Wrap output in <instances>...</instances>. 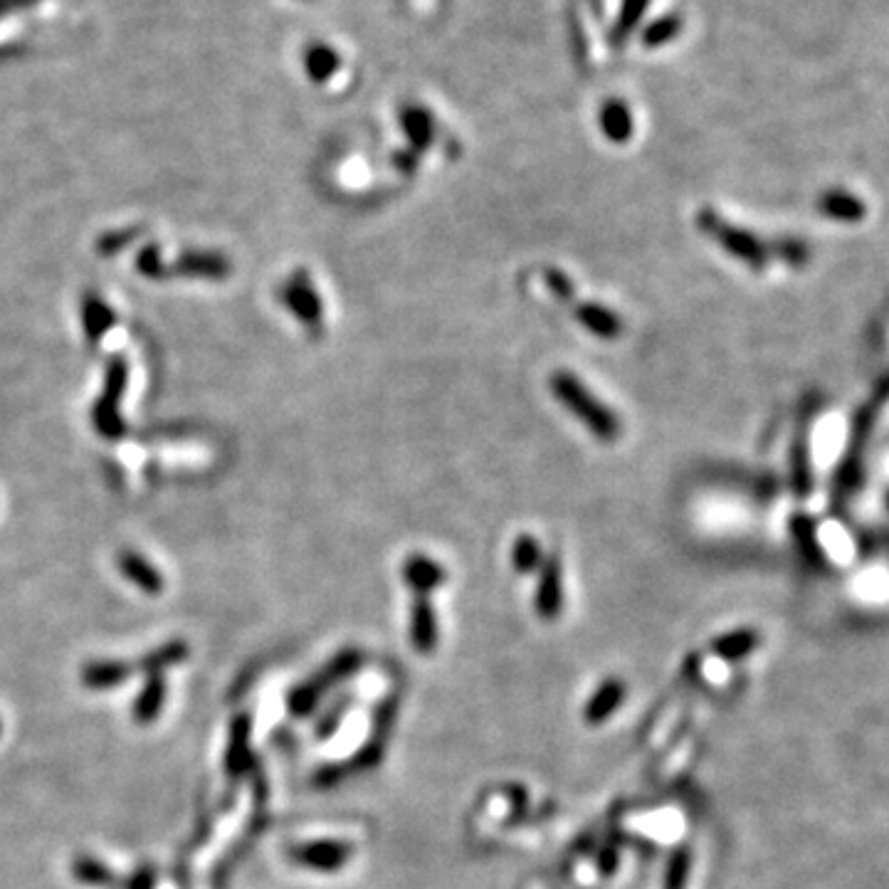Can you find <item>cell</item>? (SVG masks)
<instances>
[{"instance_id":"25","label":"cell","mask_w":889,"mask_h":889,"mask_svg":"<svg viewBox=\"0 0 889 889\" xmlns=\"http://www.w3.org/2000/svg\"><path fill=\"white\" fill-rule=\"evenodd\" d=\"M307 70L314 82H326L336 70H339V55L326 45L312 47L307 55Z\"/></svg>"},{"instance_id":"30","label":"cell","mask_w":889,"mask_h":889,"mask_svg":"<svg viewBox=\"0 0 889 889\" xmlns=\"http://www.w3.org/2000/svg\"><path fill=\"white\" fill-rule=\"evenodd\" d=\"M544 282L559 302H573V297H576V284L571 282V277L566 272L556 270V267H549L544 272Z\"/></svg>"},{"instance_id":"8","label":"cell","mask_w":889,"mask_h":889,"mask_svg":"<svg viewBox=\"0 0 889 889\" xmlns=\"http://www.w3.org/2000/svg\"><path fill=\"white\" fill-rule=\"evenodd\" d=\"M561 603H564V586H561V561L559 556H551L541 568L539 588H536V610L541 618L551 620L559 615Z\"/></svg>"},{"instance_id":"14","label":"cell","mask_w":889,"mask_h":889,"mask_svg":"<svg viewBox=\"0 0 889 889\" xmlns=\"http://www.w3.org/2000/svg\"><path fill=\"white\" fill-rule=\"evenodd\" d=\"M403 578L413 591L428 593L445 581V568L428 556H410L403 566Z\"/></svg>"},{"instance_id":"24","label":"cell","mask_w":889,"mask_h":889,"mask_svg":"<svg viewBox=\"0 0 889 889\" xmlns=\"http://www.w3.org/2000/svg\"><path fill=\"white\" fill-rule=\"evenodd\" d=\"M541 561H544V551H541L539 541L529 534L519 536L517 544L512 546V564L517 566V571H534V568L541 566Z\"/></svg>"},{"instance_id":"9","label":"cell","mask_w":889,"mask_h":889,"mask_svg":"<svg viewBox=\"0 0 889 889\" xmlns=\"http://www.w3.org/2000/svg\"><path fill=\"white\" fill-rule=\"evenodd\" d=\"M576 319H578V324L586 326L593 336H598V339H603V341L620 339L625 331V324H623V319H620V314L613 312V309L603 307V304H596V302L578 304Z\"/></svg>"},{"instance_id":"10","label":"cell","mask_w":889,"mask_h":889,"mask_svg":"<svg viewBox=\"0 0 889 889\" xmlns=\"http://www.w3.org/2000/svg\"><path fill=\"white\" fill-rule=\"evenodd\" d=\"M818 210L830 220L838 223H860L865 218L867 208L855 193L843 191V188H830L818 198Z\"/></svg>"},{"instance_id":"13","label":"cell","mask_w":889,"mask_h":889,"mask_svg":"<svg viewBox=\"0 0 889 889\" xmlns=\"http://www.w3.org/2000/svg\"><path fill=\"white\" fill-rule=\"evenodd\" d=\"M134 675V665L119 660H94L82 670V682L89 689H109L124 685Z\"/></svg>"},{"instance_id":"7","label":"cell","mask_w":889,"mask_h":889,"mask_svg":"<svg viewBox=\"0 0 889 889\" xmlns=\"http://www.w3.org/2000/svg\"><path fill=\"white\" fill-rule=\"evenodd\" d=\"M230 270H233V265H230L228 257L208 250L183 252L176 265L171 267V272L181 277H191V280H225Z\"/></svg>"},{"instance_id":"5","label":"cell","mask_w":889,"mask_h":889,"mask_svg":"<svg viewBox=\"0 0 889 889\" xmlns=\"http://www.w3.org/2000/svg\"><path fill=\"white\" fill-rule=\"evenodd\" d=\"M280 302L299 319V324L307 329H322L324 304L307 270H294L289 275V280L280 287Z\"/></svg>"},{"instance_id":"35","label":"cell","mask_w":889,"mask_h":889,"mask_svg":"<svg viewBox=\"0 0 889 889\" xmlns=\"http://www.w3.org/2000/svg\"><path fill=\"white\" fill-rule=\"evenodd\" d=\"M131 889H154V870H151V867H141V870L134 875Z\"/></svg>"},{"instance_id":"28","label":"cell","mask_w":889,"mask_h":889,"mask_svg":"<svg viewBox=\"0 0 889 889\" xmlns=\"http://www.w3.org/2000/svg\"><path fill=\"white\" fill-rule=\"evenodd\" d=\"M75 877L77 880L87 882V885H112L114 882L112 872H109L102 862L87 855L75 862Z\"/></svg>"},{"instance_id":"29","label":"cell","mask_w":889,"mask_h":889,"mask_svg":"<svg viewBox=\"0 0 889 889\" xmlns=\"http://www.w3.org/2000/svg\"><path fill=\"white\" fill-rule=\"evenodd\" d=\"M771 255L783 260L786 265L791 267H801L808 262V247L806 243L796 238H786V240H778V243L771 245Z\"/></svg>"},{"instance_id":"3","label":"cell","mask_w":889,"mask_h":889,"mask_svg":"<svg viewBox=\"0 0 889 889\" xmlns=\"http://www.w3.org/2000/svg\"><path fill=\"white\" fill-rule=\"evenodd\" d=\"M697 228L704 235H709L712 240H717L731 257H736L739 262H744L751 270H764L768 262L773 260L771 245H766L759 235L749 233L744 228H736L729 225L727 220H722V215L712 208L699 210L697 215Z\"/></svg>"},{"instance_id":"6","label":"cell","mask_w":889,"mask_h":889,"mask_svg":"<svg viewBox=\"0 0 889 889\" xmlns=\"http://www.w3.org/2000/svg\"><path fill=\"white\" fill-rule=\"evenodd\" d=\"M810 418H813V410H806L801 415V423H798L796 438L791 443V457H788V465H791V489L798 499H806L813 492V465H810Z\"/></svg>"},{"instance_id":"27","label":"cell","mask_w":889,"mask_h":889,"mask_svg":"<svg viewBox=\"0 0 889 889\" xmlns=\"http://www.w3.org/2000/svg\"><path fill=\"white\" fill-rule=\"evenodd\" d=\"M136 267H139L141 275L149 277V280H166V277L171 275V267H168L161 257V247L154 243L146 245L144 250L139 252V257H136Z\"/></svg>"},{"instance_id":"19","label":"cell","mask_w":889,"mask_h":889,"mask_svg":"<svg viewBox=\"0 0 889 889\" xmlns=\"http://www.w3.org/2000/svg\"><path fill=\"white\" fill-rule=\"evenodd\" d=\"M647 3H650V0H623V5H620L618 20H615L613 30H610V45H613V47H623L625 45V40H628L630 35H633V30L638 28L640 20H643V15H645V10H647Z\"/></svg>"},{"instance_id":"37","label":"cell","mask_w":889,"mask_h":889,"mask_svg":"<svg viewBox=\"0 0 889 889\" xmlns=\"http://www.w3.org/2000/svg\"><path fill=\"white\" fill-rule=\"evenodd\" d=\"M0 727H3V724H0Z\"/></svg>"},{"instance_id":"17","label":"cell","mask_w":889,"mask_h":889,"mask_svg":"<svg viewBox=\"0 0 889 889\" xmlns=\"http://www.w3.org/2000/svg\"><path fill=\"white\" fill-rule=\"evenodd\" d=\"M82 322L84 331H87V339L92 341V344H97V341H102V336L114 326V312L102 302V299L94 297V294H87L82 302Z\"/></svg>"},{"instance_id":"33","label":"cell","mask_w":889,"mask_h":889,"mask_svg":"<svg viewBox=\"0 0 889 889\" xmlns=\"http://www.w3.org/2000/svg\"><path fill=\"white\" fill-rule=\"evenodd\" d=\"M618 697H620V687L610 685V687L603 689V692L596 697V702L591 704V717L598 719V717H601V714H606V707H610V704H615V699H618Z\"/></svg>"},{"instance_id":"2","label":"cell","mask_w":889,"mask_h":889,"mask_svg":"<svg viewBox=\"0 0 889 889\" xmlns=\"http://www.w3.org/2000/svg\"><path fill=\"white\" fill-rule=\"evenodd\" d=\"M549 388L554 393V398L559 401L578 423H583L588 428V433L593 435L601 443H615L623 433V425L620 418L608 408L606 403L598 401L591 391L586 388V383L571 371H556L551 373Z\"/></svg>"},{"instance_id":"23","label":"cell","mask_w":889,"mask_h":889,"mask_svg":"<svg viewBox=\"0 0 889 889\" xmlns=\"http://www.w3.org/2000/svg\"><path fill=\"white\" fill-rule=\"evenodd\" d=\"M680 33H682L680 15H662V18L652 20V23L643 30V45L645 47H662V45H667V42L675 40Z\"/></svg>"},{"instance_id":"31","label":"cell","mask_w":889,"mask_h":889,"mask_svg":"<svg viewBox=\"0 0 889 889\" xmlns=\"http://www.w3.org/2000/svg\"><path fill=\"white\" fill-rule=\"evenodd\" d=\"M754 643H756L754 630H751V633H749V630H741V633L727 635V638L717 640V650L722 652V655L736 657V655H744V652L749 650V647H754Z\"/></svg>"},{"instance_id":"12","label":"cell","mask_w":889,"mask_h":889,"mask_svg":"<svg viewBox=\"0 0 889 889\" xmlns=\"http://www.w3.org/2000/svg\"><path fill=\"white\" fill-rule=\"evenodd\" d=\"M401 126L410 141V151L415 154H423L425 149H430L435 139V124L433 114L423 107H405L401 112Z\"/></svg>"},{"instance_id":"32","label":"cell","mask_w":889,"mask_h":889,"mask_svg":"<svg viewBox=\"0 0 889 889\" xmlns=\"http://www.w3.org/2000/svg\"><path fill=\"white\" fill-rule=\"evenodd\" d=\"M139 233H141V228H129V230H117V233L104 235V238L97 243V250L107 257L114 255L117 250H124V247L129 245Z\"/></svg>"},{"instance_id":"36","label":"cell","mask_w":889,"mask_h":889,"mask_svg":"<svg viewBox=\"0 0 889 889\" xmlns=\"http://www.w3.org/2000/svg\"><path fill=\"white\" fill-rule=\"evenodd\" d=\"M887 502H889V497H887Z\"/></svg>"},{"instance_id":"26","label":"cell","mask_w":889,"mask_h":889,"mask_svg":"<svg viewBox=\"0 0 889 889\" xmlns=\"http://www.w3.org/2000/svg\"><path fill=\"white\" fill-rule=\"evenodd\" d=\"M791 531L796 536L798 546H801L803 556L810 561H820L823 559V549L818 544V531H815V524L810 522L808 517L798 514V517L791 519Z\"/></svg>"},{"instance_id":"34","label":"cell","mask_w":889,"mask_h":889,"mask_svg":"<svg viewBox=\"0 0 889 889\" xmlns=\"http://www.w3.org/2000/svg\"><path fill=\"white\" fill-rule=\"evenodd\" d=\"M393 163H396L398 168H401L403 173H410V171H415V168H418V154H415V151H401V154H396V159H393Z\"/></svg>"},{"instance_id":"16","label":"cell","mask_w":889,"mask_h":889,"mask_svg":"<svg viewBox=\"0 0 889 889\" xmlns=\"http://www.w3.org/2000/svg\"><path fill=\"white\" fill-rule=\"evenodd\" d=\"M292 857L297 862H302V865L317 867V870H331V867H339L349 857V848L341 843H312L294 848Z\"/></svg>"},{"instance_id":"1","label":"cell","mask_w":889,"mask_h":889,"mask_svg":"<svg viewBox=\"0 0 889 889\" xmlns=\"http://www.w3.org/2000/svg\"><path fill=\"white\" fill-rule=\"evenodd\" d=\"M887 403H889V373L877 383L870 401L862 405V408L857 410L855 418H852L848 450H845V457L838 465V472H835L833 480L835 509H843L852 499V494L857 492V487H860L862 472H865L867 445H870L872 435H875L877 423H880V413Z\"/></svg>"},{"instance_id":"15","label":"cell","mask_w":889,"mask_h":889,"mask_svg":"<svg viewBox=\"0 0 889 889\" xmlns=\"http://www.w3.org/2000/svg\"><path fill=\"white\" fill-rule=\"evenodd\" d=\"M601 129L610 144H618V146L628 144L630 136H633V131H635L633 114H630V109L625 107L623 102H618V99H610V102L603 104V109H601Z\"/></svg>"},{"instance_id":"22","label":"cell","mask_w":889,"mask_h":889,"mask_svg":"<svg viewBox=\"0 0 889 889\" xmlns=\"http://www.w3.org/2000/svg\"><path fill=\"white\" fill-rule=\"evenodd\" d=\"M247 717L235 719L233 734H230V746L228 756H225V768H228L230 776H240L247 766Z\"/></svg>"},{"instance_id":"11","label":"cell","mask_w":889,"mask_h":889,"mask_svg":"<svg viewBox=\"0 0 889 889\" xmlns=\"http://www.w3.org/2000/svg\"><path fill=\"white\" fill-rule=\"evenodd\" d=\"M117 564H119V568H122L124 576L129 578L134 586H139L141 591L149 593V596H159V593L163 591L161 573L156 571V568L151 566L144 556L136 554V551H122L117 559Z\"/></svg>"},{"instance_id":"21","label":"cell","mask_w":889,"mask_h":889,"mask_svg":"<svg viewBox=\"0 0 889 889\" xmlns=\"http://www.w3.org/2000/svg\"><path fill=\"white\" fill-rule=\"evenodd\" d=\"M186 657H188V645L183 643V640H173V643H166L163 647H159V650H154V652H149L146 657H141L139 665L136 667H139V670H144L146 675H161L166 667L178 665V662H183Z\"/></svg>"},{"instance_id":"20","label":"cell","mask_w":889,"mask_h":889,"mask_svg":"<svg viewBox=\"0 0 889 889\" xmlns=\"http://www.w3.org/2000/svg\"><path fill=\"white\" fill-rule=\"evenodd\" d=\"M410 630H413V643L420 650H428L435 643V635H438V623H435L433 606H430L428 598H418L413 606V620H410Z\"/></svg>"},{"instance_id":"18","label":"cell","mask_w":889,"mask_h":889,"mask_svg":"<svg viewBox=\"0 0 889 889\" xmlns=\"http://www.w3.org/2000/svg\"><path fill=\"white\" fill-rule=\"evenodd\" d=\"M163 699H166V682H163L161 675H149L146 680L144 692L139 694L134 704V719L139 724H149L159 717L161 707H163Z\"/></svg>"},{"instance_id":"4","label":"cell","mask_w":889,"mask_h":889,"mask_svg":"<svg viewBox=\"0 0 889 889\" xmlns=\"http://www.w3.org/2000/svg\"><path fill=\"white\" fill-rule=\"evenodd\" d=\"M126 381H129V368H126L124 359H112L107 366V381H104V391L99 396L97 405H94V428L104 435V438L114 440L124 435V420L119 415V405H122Z\"/></svg>"}]
</instances>
